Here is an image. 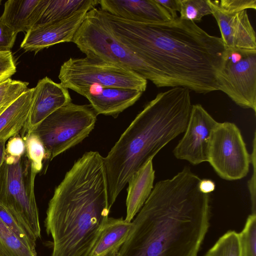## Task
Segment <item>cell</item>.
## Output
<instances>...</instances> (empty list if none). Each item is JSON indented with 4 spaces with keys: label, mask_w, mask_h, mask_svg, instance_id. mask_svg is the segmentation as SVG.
I'll return each instance as SVG.
<instances>
[{
    "label": "cell",
    "mask_w": 256,
    "mask_h": 256,
    "mask_svg": "<svg viewBox=\"0 0 256 256\" xmlns=\"http://www.w3.org/2000/svg\"><path fill=\"white\" fill-rule=\"evenodd\" d=\"M98 12L118 42L146 63L148 79L157 87H184L199 94L219 90L218 76L226 48L196 23L179 17L144 23Z\"/></svg>",
    "instance_id": "obj_1"
},
{
    "label": "cell",
    "mask_w": 256,
    "mask_h": 256,
    "mask_svg": "<svg viewBox=\"0 0 256 256\" xmlns=\"http://www.w3.org/2000/svg\"><path fill=\"white\" fill-rule=\"evenodd\" d=\"M185 167L158 182L134 216L118 250L109 256H198L210 226V194Z\"/></svg>",
    "instance_id": "obj_2"
},
{
    "label": "cell",
    "mask_w": 256,
    "mask_h": 256,
    "mask_svg": "<svg viewBox=\"0 0 256 256\" xmlns=\"http://www.w3.org/2000/svg\"><path fill=\"white\" fill-rule=\"evenodd\" d=\"M110 210L104 157L86 152L48 202L44 226L52 238L50 256H90Z\"/></svg>",
    "instance_id": "obj_3"
},
{
    "label": "cell",
    "mask_w": 256,
    "mask_h": 256,
    "mask_svg": "<svg viewBox=\"0 0 256 256\" xmlns=\"http://www.w3.org/2000/svg\"><path fill=\"white\" fill-rule=\"evenodd\" d=\"M192 106L189 89L172 88L158 93L132 121L104 158L110 208L132 174L184 132Z\"/></svg>",
    "instance_id": "obj_4"
},
{
    "label": "cell",
    "mask_w": 256,
    "mask_h": 256,
    "mask_svg": "<svg viewBox=\"0 0 256 256\" xmlns=\"http://www.w3.org/2000/svg\"><path fill=\"white\" fill-rule=\"evenodd\" d=\"M37 174L26 152L18 158L6 156L0 168V204L38 239L41 230L34 190Z\"/></svg>",
    "instance_id": "obj_5"
},
{
    "label": "cell",
    "mask_w": 256,
    "mask_h": 256,
    "mask_svg": "<svg viewBox=\"0 0 256 256\" xmlns=\"http://www.w3.org/2000/svg\"><path fill=\"white\" fill-rule=\"evenodd\" d=\"M60 83L84 96L93 86L130 88L144 92L147 80L121 66L100 58L86 56L70 58L60 66Z\"/></svg>",
    "instance_id": "obj_6"
},
{
    "label": "cell",
    "mask_w": 256,
    "mask_h": 256,
    "mask_svg": "<svg viewBox=\"0 0 256 256\" xmlns=\"http://www.w3.org/2000/svg\"><path fill=\"white\" fill-rule=\"evenodd\" d=\"M96 116L90 104L71 102L48 116L32 133L42 142L46 158L52 160L86 138L94 127Z\"/></svg>",
    "instance_id": "obj_7"
},
{
    "label": "cell",
    "mask_w": 256,
    "mask_h": 256,
    "mask_svg": "<svg viewBox=\"0 0 256 256\" xmlns=\"http://www.w3.org/2000/svg\"><path fill=\"white\" fill-rule=\"evenodd\" d=\"M208 162L222 179L234 180L247 175L250 155L234 123L218 122L210 135Z\"/></svg>",
    "instance_id": "obj_8"
},
{
    "label": "cell",
    "mask_w": 256,
    "mask_h": 256,
    "mask_svg": "<svg viewBox=\"0 0 256 256\" xmlns=\"http://www.w3.org/2000/svg\"><path fill=\"white\" fill-rule=\"evenodd\" d=\"M219 90L238 106L256 112V50L226 48Z\"/></svg>",
    "instance_id": "obj_9"
},
{
    "label": "cell",
    "mask_w": 256,
    "mask_h": 256,
    "mask_svg": "<svg viewBox=\"0 0 256 256\" xmlns=\"http://www.w3.org/2000/svg\"><path fill=\"white\" fill-rule=\"evenodd\" d=\"M217 123L201 104H192L184 134L173 150L174 156L194 165L208 162L210 139Z\"/></svg>",
    "instance_id": "obj_10"
},
{
    "label": "cell",
    "mask_w": 256,
    "mask_h": 256,
    "mask_svg": "<svg viewBox=\"0 0 256 256\" xmlns=\"http://www.w3.org/2000/svg\"><path fill=\"white\" fill-rule=\"evenodd\" d=\"M98 4L90 0L80 10L64 19L34 26L26 32L20 48L25 51H38L64 42H72L74 36L87 12Z\"/></svg>",
    "instance_id": "obj_11"
},
{
    "label": "cell",
    "mask_w": 256,
    "mask_h": 256,
    "mask_svg": "<svg viewBox=\"0 0 256 256\" xmlns=\"http://www.w3.org/2000/svg\"><path fill=\"white\" fill-rule=\"evenodd\" d=\"M72 102L68 88L48 76L40 80L34 88L30 114L21 131L22 138L30 134L48 116Z\"/></svg>",
    "instance_id": "obj_12"
},
{
    "label": "cell",
    "mask_w": 256,
    "mask_h": 256,
    "mask_svg": "<svg viewBox=\"0 0 256 256\" xmlns=\"http://www.w3.org/2000/svg\"><path fill=\"white\" fill-rule=\"evenodd\" d=\"M207 0L218 23L226 48L256 50V33L247 10L226 12L220 10L214 0Z\"/></svg>",
    "instance_id": "obj_13"
},
{
    "label": "cell",
    "mask_w": 256,
    "mask_h": 256,
    "mask_svg": "<svg viewBox=\"0 0 256 256\" xmlns=\"http://www.w3.org/2000/svg\"><path fill=\"white\" fill-rule=\"evenodd\" d=\"M100 9L128 20L144 23H161L173 19L156 0H100Z\"/></svg>",
    "instance_id": "obj_14"
},
{
    "label": "cell",
    "mask_w": 256,
    "mask_h": 256,
    "mask_svg": "<svg viewBox=\"0 0 256 256\" xmlns=\"http://www.w3.org/2000/svg\"><path fill=\"white\" fill-rule=\"evenodd\" d=\"M98 92L89 91L84 96L96 113L116 117L134 104L142 92L130 88L102 87Z\"/></svg>",
    "instance_id": "obj_15"
},
{
    "label": "cell",
    "mask_w": 256,
    "mask_h": 256,
    "mask_svg": "<svg viewBox=\"0 0 256 256\" xmlns=\"http://www.w3.org/2000/svg\"><path fill=\"white\" fill-rule=\"evenodd\" d=\"M48 0H8L0 20L14 33L28 32L34 26Z\"/></svg>",
    "instance_id": "obj_16"
},
{
    "label": "cell",
    "mask_w": 256,
    "mask_h": 256,
    "mask_svg": "<svg viewBox=\"0 0 256 256\" xmlns=\"http://www.w3.org/2000/svg\"><path fill=\"white\" fill-rule=\"evenodd\" d=\"M154 170L152 160L130 176L128 182L126 220L131 222L142 207L154 188Z\"/></svg>",
    "instance_id": "obj_17"
},
{
    "label": "cell",
    "mask_w": 256,
    "mask_h": 256,
    "mask_svg": "<svg viewBox=\"0 0 256 256\" xmlns=\"http://www.w3.org/2000/svg\"><path fill=\"white\" fill-rule=\"evenodd\" d=\"M34 88H28L0 114V142H6L22 130L30 114Z\"/></svg>",
    "instance_id": "obj_18"
},
{
    "label": "cell",
    "mask_w": 256,
    "mask_h": 256,
    "mask_svg": "<svg viewBox=\"0 0 256 256\" xmlns=\"http://www.w3.org/2000/svg\"><path fill=\"white\" fill-rule=\"evenodd\" d=\"M132 227V222L122 218L108 217L90 256H109L114 254L126 240Z\"/></svg>",
    "instance_id": "obj_19"
},
{
    "label": "cell",
    "mask_w": 256,
    "mask_h": 256,
    "mask_svg": "<svg viewBox=\"0 0 256 256\" xmlns=\"http://www.w3.org/2000/svg\"><path fill=\"white\" fill-rule=\"evenodd\" d=\"M90 0H48L44 10L34 26L66 18L80 10L88 4Z\"/></svg>",
    "instance_id": "obj_20"
},
{
    "label": "cell",
    "mask_w": 256,
    "mask_h": 256,
    "mask_svg": "<svg viewBox=\"0 0 256 256\" xmlns=\"http://www.w3.org/2000/svg\"><path fill=\"white\" fill-rule=\"evenodd\" d=\"M0 256H38L0 219Z\"/></svg>",
    "instance_id": "obj_21"
},
{
    "label": "cell",
    "mask_w": 256,
    "mask_h": 256,
    "mask_svg": "<svg viewBox=\"0 0 256 256\" xmlns=\"http://www.w3.org/2000/svg\"><path fill=\"white\" fill-rule=\"evenodd\" d=\"M0 219L34 253L38 240L30 228L0 204Z\"/></svg>",
    "instance_id": "obj_22"
},
{
    "label": "cell",
    "mask_w": 256,
    "mask_h": 256,
    "mask_svg": "<svg viewBox=\"0 0 256 256\" xmlns=\"http://www.w3.org/2000/svg\"><path fill=\"white\" fill-rule=\"evenodd\" d=\"M204 256H243L240 234L229 230L220 236Z\"/></svg>",
    "instance_id": "obj_23"
},
{
    "label": "cell",
    "mask_w": 256,
    "mask_h": 256,
    "mask_svg": "<svg viewBox=\"0 0 256 256\" xmlns=\"http://www.w3.org/2000/svg\"><path fill=\"white\" fill-rule=\"evenodd\" d=\"M180 18L194 22L212 14L211 8L207 0H180Z\"/></svg>",
    "instance_id": "obj_24"
},
{
    "label": "cell",
    "mask_w": 256,
    "mask_h": 256,
    "mask_svg": "<svg viewBox=\"0 0 256 256\" xmlns=\"http://www.w3.org/2000/svg\"><path fill=\"white\" fill-rule=\"evenodd\" d=\"M22 139L25 142L26 154L38 173L42 170V161L46 158L44 145L39 138L32 133Z\"/></svg>",
    "instance_id": "obj_25"
},
{
    "label": "cell",
    "mask_w": 256,
    "mask_h": 256,
    "mask_svg": "<svg viewBox=\"0 0 256 256\" xmlns=\"http://www.w3.org/2000/svg\"><path fill=\"white\" fill-rule=\"evenodd\" d=\"M239 234L243 256H256V214L248 216Z\"/></svg>",
    "instance_id": "obj_26"
},
{
    "label": "cell",
    "mask_w": 256,
    "mask_h": 256,
    "mask_svg": "<svg viewBox=\"0 0 256 256\" xmlns=\"http://www.w3.org/2000/svg\"><path fill=\"white\" fill-rule=\"evenodd\" d=\"M28 83L9 78L0 83V108L6 106L26 91Z\"/></svg>",
    "instance_id": "obj_27"
},
{
    "label": "cell",
    "mask_w": 256,
    "mask_h": 256,
    "mask_svg": "<svg viewBox=\"0 0 256 256\" xmlns=\"http://www.w3.org/2000/svg\"><path fill=\"white\" fill-rule=\"evenodd\" d=\"M217 6L226 12H236L247 9H256V0H214Z\"/></svg>",
    "instance_id": "obj_28"
},
{
    "label": "cell",
    "mask_w": 256,
    "mask_h": 256,
    "mask_svg": "<svg viewBox=\"0 0 256 256\" xmlns=\"http://www.w3.org/2000/svg\"><path fill=\"white\" fill-rule=\"evenodd\" d=\"M16 71V66L10 50L0 52V83L10 78Z\"/></svg>",
    "instance_id": "obj_29"
},
{
    "label": "cell",
    "mask_w": 256,
    "mask_h": 256,
    "mask_svg": "<svg viewBox=\"0 0 256 256\" xmlns=\"http://www.w3.org/2000/svg\"><path fill=\"white\" fill-rule=\"evenodd\" d=\"M25 152V142L19 134L8 140L6 146V156L18 158Z\"/></svg>",
    "instance_id": "obj_30"
},
{
    "label": "cell",
    "mask_w": 256,
    "mask_h": 256,
    "mask_svg": "<svg viewBox=\"0 0 256 256\" xmlns=\"http://www.w3.org/2000/svg\"><path fill=\"white\" fill-rule=\"evenodd\" d=\"M17 34L0 20V52L10 51L15 42Z\"/></svg>",
    "instance_id": "obj_31"
},
{
    "label": "cell",
    "mask_w": 256,
    "mask_h": 256,
    "mask_svg": "<svg viewBox=\"0 0 256 256\" xmlns=\"http://www.w3.org/2000/svg\"><path fill=\"white\" fill-rule=\"evenodd\" d=\"M250 162H252L253 166V174L251 178L248 182V187L252 202V214H256V132L253 140V150L250 155Z\"/></svg>",
    "instance_id": "obj_32"
},
{
    "label": "cell",
    "mask_w": 256,
    "mask_h": 256,
    "mask_svg": "<svg viewBox=\"0 0 256 256\" xmlns=\"http://www.w3.org/2000/svg\"><path fill=\"white\" fill-rule=\"evenodd\" d=\"M170 14L173 20L178 18L177 12H180V0H156Z\"/></svg>",
    "instance_id": "obj_33"
},
{
    "label": "cell",
    "mask_w": 256,
    "mask_h": 256,
    "mask_svg": "<svg viewBox=\"0 0 256 256\" xmlns=\"http://www.w3.org/2000/svg\"><path fill=\"white\" fill-rule=\"evenodd\" d=\"M216 188L215 183L209 179L201 180L199 184L200 190L204 194H210L214 191Z\"/></svg>",
    "instance_id": "obj_34"
},
{
    "label": "cell",
    "mask_w": 256,
    "mask_h": 256,
    "mask_svg": "<svg viewBox=\"0 0 256 256\" xmlns=\"http://www.w3.org/2000/svg\"><path fill=\"white\" fill-rule=\"evenodd\" d=\"M6 142L2 141L0 142V168H1L6 156Z\"/></svg>",
    "instance_id": "obj_35"
},
{
    "label": "cell",
    "mask_w": 256,
    "mask_h": 256,
    "mask_svg": "<svg viewBox=\"0 0 256 256\" xmlns=\"http://www.w3.org/2000/svg\"><path fill=\"white\" fill-rule=\"evenodd\" d=\"M7 106H3V107H1L0 108V114L5 109V108Z\"/></svg>",
    "instance_id": "obj_36"
},
{
    "label": "cell",
    "mask_w": 256,
    "mask_h": 256,
    "mask_svg": "<svg viewBox=\"0 0 256 256\" xmlns=\"http://www.w3.org/2000/svg\"><path fill=\"white\" fill-rule=\"evenodd\" d=\"M2 0H0V4H1Z\"/></svg>",
    "instance_id": "obj_37"
}]
</instances>
